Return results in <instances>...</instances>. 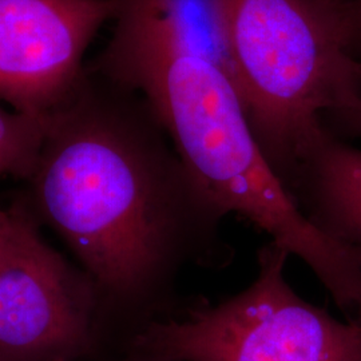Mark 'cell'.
I'll return each instance as SVG.
<instances>
[{
	"label": "cell",
	"instance_id": "1",
	"mask_svg": "<svg viewBox=\"0 0 361 361\" xmlns=\"http://www.w3.org/2000/svg\"><path fill=\"white\" fill-rule=\"evenodd\" d=\"M27 180L40 217L94 281L101 308L134 319L137 334L180 310L174 296L183 269H219L233 258L221 234L225 217L150 106L87 63L47 118Z\"/></svg>",
	"mask_w": 361,
	"mask_h": 361
},
{
	"label": "cell",
	"instance_id": "2",
	"mask_svg": "<svg viewBox=\"0 0 361 361\" xmlns=\"http://www.w3.org/2000/svg\"><path fill=\"white\" fill-rule=\"evenodd\" d=\"M113 32L87 66L138 92L219 213L240 216L302 261L332 297L361 280V257L319 231L271 169L217 49L189 0H116Z\"/></svg>",
	"mask_w": 361,
	"mask_h": 361
},
{
	"label": "cell",
	"instance_id": "3",
	"mask_svg": "<svg viewBox=\"0 0 361 361\" xmlns=\"http://www.w3.org/2000/svg\"><path fill=\"white\" fill-rule=\"evenodd\" d=\"M216 39L269 165L286 183L323 116L361 94L349 1L204 0ZM286 188V186H285Z\"/></svg>",
	"mask_w": 361,
	"mask_h": 361
},
{
	"label": "cell",
	"instance_id": "4",
	"mask_svg": "<svg viewBox=\"0 0 361 361\" xmlns=\"http://www.w3.org/2000/svg\"><path fill=\"white\" fill-rule=\"evenodd\" d=\"M289 255L269 241L257 274L217 304L192 301L146 325L128 353L166 361H361V322H341L286 281Z\"/></svg>",
	"mask_w": 361,
	"mask_h": 361
},
{
	"label": "cell",
	"instance_id": "5",
	"mask_svg": "<svg viewBox=\"0 0 361 361\" xmlns=\"http://www.w3.org/2000/svg\"><path fill=\"white\" fill-rule=\"evenodd\" d=\"M101 298L90 276L13 212L0 252V361H77L99 335Z\"/></svg>",
	"mask_w": 361,
	"mask_h": 361
},
{
	"label": "cell",
	"instance_id": "6",
	"mask_svg": "<svg viewBox=\"0 0 361 361\" xmlns=\"http://www.w3.org/2000/svg\"><path fill=\"white\" fill-rule=\"evenodd\" d=\"M116 0H0V102L47 119L85 73V52Z\"/></svg>",
	"mask_w": 361,
	"mask_h": 361
},
{
	"label": "cell",
	"instance_id": "7",
	"mask_svg": "<svg viewBox=\"0 0 361 361\" xmlns=\"http://www.w3.org/2000/svg\"><path fill=\"white\" fill-rule=\"evenodd\" d=\"M302 214L361 255V150L324 128L285 183Z\"/></svg>",
	"mask_w": 361,
	"mask_h": 361
},
{
	"label": "cell",
	"instance_id": "8",
	"mask_svg": "<svg viewBox=\"0 0 361 361\" xmlns=\"http://www.w3.org/2000/svg\"><path fill=\"white\" fill-rule=\"evenodd\" d=\"M47 119L8 110L0 104V177L28 180L37 166Z\"/></svg>",
	"mask_w": 361,
	"mask_h": 361
},
{
	"label": "cell",
	"instance_id": "9",
	"mask_svg": "<svg viewBox=\"0 0 361 361\" xmlns=\"http://www.w3.org/2000/svg\"><path fill=\"white\" fill-rule=\"evenodd\" d=\"M323 123L338 138L361 140V94L328 111Z\"/></svg>",
	"mask_w": 361,
	"mask_h": 361
},
{
	"label": "cell",
	"instance_id": "10",
	"mask_svg": "<svg viewBox=\"0 0 361 361\" xmlns=\"http://www.w3.org/2000/svg\"><path fill=\"white\" fill-rule=\"evenodd\" d=\"M349 11H350V22H352L353 37H355V46H356L357 55L361 59V0H350Z\"/></svg>",
	"mask_w": 361,
	"mask_h": 361
},
{
	"label": "cell",
	"instance_id": "11",
	"mask_svg": "<svg viewBox=\"0 0 361 361\" xmlns=\"http://www.w3.org/2000/svg\"><path fill=\"white\" fill-rule=\"evenodd\" d=\"M11 222H13V212H6L0 209V252L7 240Z\"/></svg>",
	"mask_w": 361,
	"mask_h": 361
},
{
	"label": "cell",
	"instance_id": "12",
	"mask_svg": "<svg viewBox=\"0 0 361 361\" xmlns=\"http://www.w3.org/2000/svg\"><path fill=\"white\" fill-rule=\"evenodd\" d=\"M116 361H166L164 359H158L150 355H143V353H135V352H129L126 357Z\"/></svg>",
	"mask_w": 361,
	"mask_h": 361
},
{
	"label": "cell",
	"instance_id": "13",
	"mask_svg": "<svg viewBox=\"0 0 361 361\" xmlns=\"http://www.w3.org/2000/svg\"><path fill=\"white\" fill-rule=\"evenodd\" d=\"M343 1H350V0H343Z\"/></svg>",
	"mask_w": 361,
	"mask_h": 361
}]
</instances>
